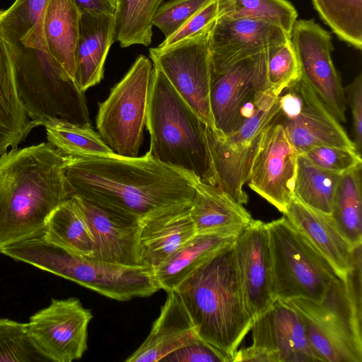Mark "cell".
<instances>
[{
  "label": "cell",
  "instance_id": "cell-8",
  "mask_svg": "<svg viewBox=\"0 0 362 362\" xmlns=\"http://www.w3.org/2000/svg\"><path fill=\"white\" fill-rule=\"evenodd\" d=\"M266 225L276 299L322 301L339 278L332 265L285 215Z\"/></svg>",
  "mask_w": 362,
  "mask_h": 362
},
{
  "label": "cell",
  "instance_id": "cell-24",
  "mask_svg": "<svg viewBox=\"0 0 362 362\" xmlns=\"http://www.w3.org/2000/svg\"><path fill=\"white\" fill-rule=\"evenodd\" d=\"M189 209H177L140 223L138 251L141 265L153 270L197 234Z\"/></svg>",
  "mask_w": 362,
  "mask_h": 362
},
{
  "label": "cell",
  "instance_id": "cell-42",
  "mask_svg": "<svg viewBox=\"0 0 362 362\" xmlns=\"http://www.w3.org/2000/svg\"><path fill=\"white\" fill-rule=\"evenodd\" d=\"M161 361L229 362L228 358L201 338L175 350Z\"/></svg>",
  "mask_w": 362,
  "mask_h": 362
},
{
  "label": "cell",
  "instance_id": "cell-45",
  "mask_svg": "<svg viewBox=\"0 0 362 362\" xmlns=\"http://www.w3.org/2000/svg\"><path fill=\"white\" fill-rule=\"evenodd\" d=\"M77 8L81 11L115 15L117 0H74Z\"/></svg>",
  "mask_w": 362,
  "mask_h": 362
},
{
  "label": "cell",
  "instance_id": "cell-34",
  "mask_svg": "<svg viewBox=\"0 0 362 362\" xmlns=\"http://www.w3.org/2000/svg\"><path fill=\"white\" fill-rule=\"evenodd\" d=\"M321 19L341 40L362 49V0H312Z\"/></svg>",
  "mask_w": 362,
  "mask_h": 362
},
{
  "label": "cell",
  "instance_id": "cell-30",
  "mask_svg": "<svg viewBox=\"0 0 362 362\" xmlns=\"http://www.w3.org/2000/svg\"><path fill=\"white\" fill-rule=\"evenodd\" d=\"M362 165L341 175L331 216L348 242L362 245Z\"/></svg>",
  "mask_w": 362,
  "mask_h": 362
},
{
  "label": "cell",
  "instance_id": "cell-12",
  "mask_svg": "<svg viewBox=\"0 0 362 362\" xmlns=\"http://www.w3.org/2000/svg\"><path fill=\"white\" fill-rule=\"evenodd\" d=\"M214 21L172 45L149 49L153 66L163 73L206 127L213 130L214 124L210 107L209 38Z\"/></svg>",
  "mask_w": 362,
  "mask_h": 362
},
{
  "label": "cell",
  "instance_id": "cell-38",
  "mask_svg": "<svg viewBox=\"0 0 362 362\" xmlns=\"http://www.w3.org/2000/svg\"><path fill=\"white\" fill-rule=\"evenodd\" d=\"M300 79V66L291 40L271 47L267 61V81L272 92L279 96Z\"/></svg>",
  "mask_w": 362,
  "mask_h": 362
},
{
  "label": "cell",
  "instance_id": "cell-18",
  "mask_svg": "<svg viewBox=\"0 0 362 362\" xmlns=\"http://www.w3.org/2000/svg\"><path fill=\"white\" fill-rule=\"evenodd\" d=\"M252 346L274 354L279 362L321 361L310 344L301 316L276 299L252 325Z\"/></svg>",
  "mask_w": 362,
  "mask_h": 362
},
{
  "label": "cell",
  "instance_id": "cell-41",
  "mask_svg": "<svg viewBox=\"0 0 362 362\" xmlns=\"http://www.w3.org/2000/svg\"><path fill=\"white\" fill-rule=\"evenodd\" d=\"M218 14V0H210L177 31L165 37L158 47H166L198 33L215 21Z\"/></svg>",
  "mask_w": 362,
  "mask_h": 362
},
{
  "label": "cell",
  "instance_id": "cell-36",
  "mask_svg": "<svg viewBox=\"0 0 362 362\" xmlns=\"http://www.w3.org/2000/svg\"><path fill=\"white\" fill-rule=\"evenodd\" d=\"M218 16L265 19L280 26L290 36L298 17L288 0H218Z\"/></svg>",
  "mask_w": 362,
  "mask_h": 362
},
{
  "label": "cell",
  "instance_id": "cell-31",
  "mask_svg": "<svg viewBox=\"0 0 362 362\" xmlns=\"http://www.w3.org/2000/svg\"><path fill=\"white\" fill-rule=\"evenodd\" d=\"M341 175L322 170L303 154L297 157L293 197L305 206L331 215Z\"/></svg>",
  "mask_w": 362,
  "mask_h": 362
},
{
  "label": "cell",
  "instance_id": "cell-10",
  "mask_svg": "<svg viewBox=\"0 0 362 362\" xmlns=\"http://www.w3.org/2000/svg\"><path fill=\"white\" fill-rule=\"evenodd\" d=\"M152 70L150 59L139 56L99 105L98 134L115 154L138 156L146 126Z\"/></svg>",
  "mask_w": 362,
  "mask_h": 362
},
{
  "label": "cell",
  "instance_id": "cell-15",
  "mask_svg": "<svg viewBox=\"0 0 362 362\" xmlns=\"http://www.w3.org/2000/svg\"><path fill=\"white\" fill-rule=\"evenodd\" d=\"M298 156L279 119L264 129L248 185L283 214L293 197Z\"/></svg>",
  "mask_w": 362,
  "mask_h": 362
},
{
  "label": "cell",
  "instance_id": "cell-29",
  "mask_svg": "<svg viewBox=\"0 0 362 362\" xmlns=\"http://www.w3.org/2000/svg\"><path fill=\"white\" fill-rule=\"evenodd\" d=\"M43 235L48 240L79 255L91 258L95 240L89 222L74 197L59 205L49 216Z\"/></svg>",
  "mask_w": 362,
  "mask_h": 362
},
{
  "label": "cell",
  "instance_id": "cell-19",
  "mask_svg": "<svg viewBox=\"0 0 362 362\" xmlns=\"http://www.w3.org/2000/svg\"><path fill=\"white\" fill-rule=\"evenodd\" d=\"M297 86L302 98L300 111L292 119L279 118V122L298 154L321 146L356 150L340 122L314 90L301 78Z\"/></svg>",
  "mask_w": 362,
  "mask_h": 362
},
{
  "label": "cell",
  "instance_id": "cell-44",
  "mask_svg": "<svg viewBox=\"0 0 362 362\" xmlns=\"http://www.w3.org/2000/svg\"><path fill=\"white\" fill-rule=\"evenodd\" d=\"M238 361L279 362L276 356L272 353L252 345L236 351L232 362Z\"/></svg>",
  "mask_w": 362,
  "mask_h": 362
},
{
  "label": "cell",
  "instance_id": "cell-35",
  "mask_svg": "<svg viewBox=\"0 0 362 362\" xmlns=\"http://www.w3.org/2000/svg\"><path fill=\"white\" fill-rule=\"evenodd\" d=\"M45 128L48 143L65 156H98L114 153L91 126L59 124Z\"/></svg>",
  "mask_w": 362,
  "mask_h": 362
},
{
  "label": "cell",
  "instance_id": "cell-39",
  "mask_svg": "<svg viewBox=\"0 0 362 362\" xmlns=\"http://www.w3.org/2000/svg\"><path fill=\"white\" fill-rule=\"evenodd\" d=\"M303 155L318 168L339 175L362 165L361 154L348 148L321 146Z\"/></svg>",
  "mask_w": 362,
  "mask_h": 362
},
{
  "label": "cell",
  "instance_id": "cell-20",
  "mask_svg": "<svg viewBox=\"0 0 362 362\" xmlns=\"http://www.w3.org/2000/svg\"><path fill=\"white\" fill-rule=\"evenodd\" d=\"M83 211L95 240V260L127 266L141 265L138 240L140 222L74 197Z\"/></svg>",
  "mask_w": 362,
  "mask_h": 362
},
{
  "label": "cell",
  "instance_id": "cell-43",
  "mask_svg": "<svg viewBox=\"0 0 362 362\" xmlns=\"http://www.w3.org/2000/svg\"><path fill=\"white\" fill-rule=\"evenodd\" d=\"M346 105L353 119V141L356 150L361 154L362 148V75L360 74L346 88H344Z\"/></svg>",
  "mask_w": 362,
  "mask_h": 362
},
{
  "label": "cell",
  "instance_id": "cell-6",
  "mask_svg": "<svg viewBox=\"0 0 362 362\" xmlns=\"http://www.w3.org/2000/svg\"><path fill=\"white\" fill-rule=\"evenodd\" d=\"M0 252L118 301L148 297L160 289L149 267L86 257L48 240L43 233L7 246Z\"/></svg>",
  "mask_w": 362,
  "mask_h": 362
},
{
  "label": "cell",
  "instance_id": "cell-23",
  "mask_svg": "<svg viewBox=\"0 0 362 362\" xmlns=\"http://www.w3.org/2000/svg\"><path fill=\"white\" fill-rule=\"evenodd\" d=\"M114 42L115 15L80 12L75 82L83 92L103 79L106 58Z\"/></svg>",
  "mask_w": 362,
  "mask_h": 362
},
{
  "label": "cell",
  "instance_id": "cell-9",
  "mask_svg": "<svg viewBox=\"0 0 362 362\" xmlns=\"http://www.w3.org/2000/svg\"><path fill=\"white\" fill-rule=\"evenodd\" d=\"M279 116V96L269 89L238 130L222 135L206 127L215 185L240 205L248 201L243 187L249 180L264 129Z\"/></svg>",
  "mask_w": 362,
  "mask_h": 362
},
{
  "label": "cell",
  "instance_id": "cell-33",
  "mask_svg": "<svg viewBox=\"0 0 362 362\" xmlns=\"http://www.w3.org/2000/svg\"><path fill=\"white\" fill-rule=\"evenodd\" d=\"M49 1L16 0L7 9H0V37L8 44L43 42L42 16Z\"/></svg>",
  "mask_w": 362,
  "mask_h": 362
},
{
  "label": "cell",
  "instance_id": "cell-22",
  "mask_svg": "<svg viewBox=\"0 0 362 362\" xmlns=\"http://www.w3.org/2000/svg\"><path fill=\"white\" fill-rule=\"evenodd\" d=\"M200 338L175 291L167 298L151 329L140 346L125 362H156Z\"/></svg>",
  "mask_w": 362,
  "mask_h": 362
},
{
  "label": "cell",
  "instance_id": "cell-1",
  "mask_svg": "<svg viewBox=\"0 0 362 362\" xmlns=\"http://www.w3.org/2000/svg\"><path fill=\"white\" fill-rule=\"evenodd\" d=\"M69 197H77L140 223L191 206L194 177L163 164L147 152L123 157L66 156Z\"/></svg>",
  "mask_w": 362,
  "mask_h": 362
},
{
  "label": "cell",
  "instance_id": "cell-26",
  "mask_svg": "<svg viewBox=\"0 0 362 362\" xmlns=\"http://www.w3.org/2000/svg\"><path fill=\"white\" fill-rule=\"evenodd\" d=\"M242 230L197 233L174 252L153 274L160 289L175 290L182 281L218 252L232 244Z\"/></svg>",
  "mask_w": 362,
  "mask_h": 362
},
{
  "label": "cell",
  "instance_id": "cell-3",
  "mask_svg": "<svg viewBox=\"0 0 362 362\" xmlns=\"http://www.w3.org/2000/svg\"><path fill=\"white\" fill-rule=\"evenodd\" d=\"M233 243L202 264L174 290L198 336L229 362L254 321L243 293Z\"/></svg>",
  "mask_w": 362,
  "mask_h": 362
},
{
  "label": "cell",
  "instance_id": "cell-16",
  "mask_svg": "<svg viewBox=\"0 0 362 362\" xmlns=\"http://www.w3.org/2000/svg\"><path fill=\"white\" fill-rule=\"evenodd\" d=\"M233 247L246 303L255 320L276 300L266 223L253 219L237 235Z\"/></svg>",
  "mask_w": 362,
  "mask_h": 362
},
{
  "label": "cell",
  "instance_id": "cell-11",
  "mask_svg": "<svg viewBox=\"0 0 362 362\" xmlns=\"http://www.w3.org/2000/svg\"><path fill=\"white\" fill-rule=\"evenodd\" d=\"M270 48L224 67L210 66V107L214 130L218 134L226 135L238 130L270 89L267 81Z\"/></svg>",
  "mask_w": 362,
  "mask_h": 362
},
{
  "label": "cell",
  "instance_id": "cell-13",
  "mask_svg": "<svg viewBox=\"0 0 362 362\" xmlns=\"http://www.w3.org/2000/svg\"><path fill=\"white\" fill-rule=\"evenodd\" d=\"M91 311L77 298L52 299L33 315L28 334L35 349L47 361L71 362L82 358L88 349Z\"/></svg>",
  "mask_w": 362,
  "mask_h": 362
},
{
  "label": "cell",
  "instance_id": "cell-17",
  "mask_svg": "<svg viewBox=\"0 0 362 362\" xmlns=\"http://www.w3.org/2000/svg\"><path fill=\"white\" fill-rule=\"evenodd\" d=\"M288 40L291 36L269 21L218 16L210 33V66L224 67Z\"/></svg>",
  "mask_w": 362,
  "mask_h": 362
},
{
  "label": "cell",
  "instance_id": "cell-25",
  "mask_svg": "<svg viewBox=\"0 0 362 362\" xmlns=\"http://www.w3.org/2000/svg\"><path fill=\"white\" fill-rule=\"evenodd\" d=\"M195 192L189 214L198 234L244 228L253 220L250 214L216 185L194 177Z\"/></svg>",
  "mask_w": 362,
  "mask_h": 362
},
{
  "label": "cell",
  "instance_id": "cell-7",
  "mask_svg": "<svg viewBox=\"0 0 362 362\" xmlns=\"http://www.w3.org/2000/svg\"><path fill=\"white\" fill-rule=\"evenodd\" d=\"M280 300L301 316L321 361H362L361 262L345 279L339 278L320 302L302 297Z\"/></svg>",
  "mask_w": 362,
  "mask_h": 362
},
{
  "label": "cell",
  "instance_id": "cell-4",
  "mask_svg": "<svg viewBox=\"0 0 362 362\" xmlns=\"http://www.w3.org/2000/svg\"><path fill=\"white\" fill-rule=\"evenodd\" d=\"M146 126L151 139L148 152L151 156L215 185L206 125L163 73L153 66Z\"/></svg>",
  "mask_w": 362,
  "mask_h": 362
},
{
  "label": "cell",
  "instance_id": "cell-27",
  "mask_svg": "<svg viewBox=\"0 0 362 362\" xmlns=\"http://www.w3.org/2000/svg\"><path fill=\"white\" fill-rule=\"evenodd\" d=\"M80 11L74 0H49L42 16L47 52L75 81Z\"/></svg>",
  "mask_w": 362,
  "mask_h": 362
},
{
  "label": "cell",
  "instance_id": "cell-28",
  "mask_svg": "<svg viewBox=\"0 0 362 362\" xmlns=\"http://www.w3.org/2000/svg\"><path fill=\"white\" fill-rule=\"evenodd\" d=\"M36 127L19 100L11 52L0 37V157L16 148Z\"/></svg>",
  "mask_w": 362,
  "mask_h": 362
},
{
  "label": "cell",
  "instance_id": "cell-14",
  "mask_svg": "<svg viewBox=\"0 0 362 362\" xmlns=\"http://www.w3.org/2000/svg\"><path fill=\"white\" fill-rule=\"evenodd\" d=\"M291 42L300 78L317 94L339 122H346V98L339 74L332 60V36L313 19L296 20Z\"/></svg>",
  "mask_w": 362,
  "mask_h": 362
},
{
  "label": "cell",
  "instance_id": "cell-37",
  "mask_svg": "<svg viewBox=\"0 0 362 362\" xmlns=\"http://www.w3.org/2000/svg\"><path fill=\"white\" fill-rule=\"evenodd\" d=\"M47 361L32 344L28 323L0 318V362Z\"/></svg>",
  "mask_w": 362,
  "mask_h": 362
},
{
  "label": "cell",
  "instance_id": "cell-40",
  "mask_svg": "<svg viewBox=\"0 0 362 362\" xmlns=\"http://www.w3.org/2000/svg\"><path fill=\"white\" fill-rule=\"evenodd\" d=\"M210 0H169L157 9L153 21L168 37L182 27L194 14Z\"/></svg>",
  "mask_w": 362,
  "mask_h": 362
},
{
  "label": "cell",
  "instance_id": "cell-2",
  "mask_svg": "<svg viewBox=\"0 0 362 362\" xmlns=\"http://www.w3.org/2000/svg\"><path fill=\"white\" fill-rule=\"evenodd\" d=\"M66 158L45 142L0 157V251L43 233L51 214L70 198Z\"/></svg>",
  "mask_w": 362,
  "mask_h": 362
},
{
  "label": "cell",
  "instance_id": "cell-5",
  "mask_svg": "<svg viewBox=\"0 0 362 362\" xmlns=\"http://www.w3.org/2000/svg\"><path fill=\"white\" fill-rule=\"evenodd\" d=\"M7 44L19 100L37 127L91 126L84 92L47 52L45 42Z\"/></svg>",
  "mask_w": 362,
  "mask_h": 362
},
{
  "label": "cell",
  "instance_id": "cell-21",
  "mask_svg": "<svg viewBox=\"0 0 362 362\" xmlns=\"http://www.w3.org/2000/svg\"><path fill=\"white\" fill-rule=\"evenodd\" d=\"M283 214L326 258L338 276L345 279L354 267L356 247L343 236L331 215L314 210L294 197Z\"/></svg>",
  "mask_w": 362,
  "mask_h": 362
},
{
  "label": "cell",
  "instance_id": "cell-32",
  "mask_svg": "<svg viewBox=\"0 0 362 362\" xmlns=\"http://www.w3.org/2000/svg\"><path fill=\"white\" fill-rule=\"evenodd\" d=\"M115 41L122 47L151 44L152 21L164 0H117Z\"/></svg>",
  "mask_w": 362,
  "mask_h": 362
}]
</instances>
